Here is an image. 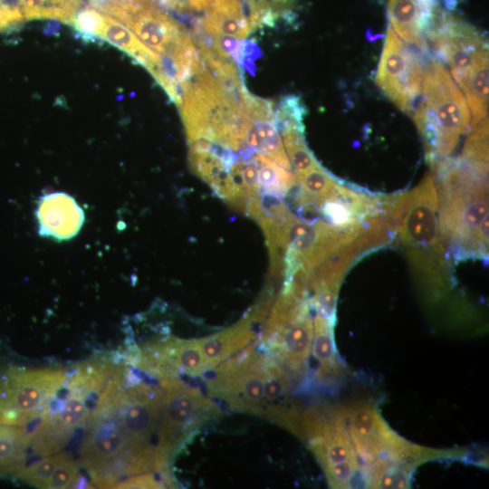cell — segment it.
<instances>
[{"label": "cell", "instance_id": "4fadbf2b", "mask_svg": "<svg viewBox=\"0 0 489 489\" xmlns=\"http://www.w3.org/2000/svg\"><path fill=\"white\" fill-rule=\"evenodd\" d=\"M200 24L210 36L244 39L254 31L244 0H212Z\"/></svg>", "mask_w": 489, "mask_h": 489}, {"label": "cell", "instance_id": "484cf974", "mask_svg": "<svg viewBox=\"0 0 489 489\" xmlns=\"http://www.w3.org/2000/svg\"><path fill=\"white\" fill-rule=\"evenodd\" d=\"M465 158L488 163V119L485 118L472 128L464 146Z\"/></svg>", "mask_w": 489, "mask_h": 489}, {"label": "cell", "instance_id": "ba28073f", "mask_svg": "<svg viewBox=\"0 0 489 489\" xmlns=\"http://www.w3.org/2000/svg\"><path fill=\"white\" fill-rule=\"evenodd\" d=\"M427 37L450 66L455 80L488 50L484 38L474 26L443 9L438 11Z\"/></svg>", "mask_w": 489, "mask_h": 489}, {"label": "cell", "instance_id": "6da1fadb", "mask_svg": "<svg viewBox=\"0 0 489 489\" xmlns=\"http://www.w3.org/2000/svg\"><path fill=\"white\" fill-rule=\"evenodd\" d=\"M443 244L456 259L488 253V163L460 157L436 166Z\"/></svg>", "mask_w": 489, "mask_h": 489}, {"label": "cell", "instance_id": "5bb4252c", "mask_svg": "<svg viewBox=\"0 0 489 489\" xmlns=\"http://www.w3.org/2000/svg\"><path fill=\"white\" fill-rule=\"evenodd\" d=\"M112 45L132 56L149 72L158 62V54L147 47L136 34L118 19L100 12L99 23L94 33Z\"/></svg>", "mask_w": 489, "mask_h": 489}, {"label": "cell", "instance_id": "7402d4cb", "mask_svg": "<svg viewBox=\"0 0 489 489\" xmlns=\"http://www.w3.org/2000/svg\"><path fill=\"white\" fill-rule=\"evenodd\" d=\"M253 30L262 25H273L286 17L295 0H244Z\"/></svg>", "mask_w": 489, "mask_h": 489}, {"label": "cell", "instance_id": "3957f363", "mask_svg": "<svg viewBox=\"0 0 489 489\" xmlns=\"http://www.w3.org/2000/svg\"><path fill=\"white\" fill-rule=\"evenodd\" d=\"M391 212L395 230L408 248L414 267L425 277L441 279L446 265L433 177L427 174L412 190L392 199Z\"/></svg>", "mask_w": 489, "mask_h": 489}, {"label": "cell", "instance_id": "7c38bea8", "mask_svg": "<svg viewBox=\"0 0 489 489\" xmlns=\"http://www.w3.org/2000/svg\"><path fill=\"white\" fill-rule=\"evenodd\" d=\"M313 337L310 312L281 328L265 340L292 369L302 368L309 356Z\"/></svg>", "mask_w": 489, "mask_h": 489}, {"label": "cell", "instance_id": "d4e9b609", "mask_svg": "<svg viewBox=\"0 0 489 489\" xmlns=\"http://www.w3.org/2000/svg\"><path fill=\"white\" fill-rule=\"evenodd\" d=\"M65 455V453H59L52 456L43 457L31 465H25L15 478L26 481L40 488H47L54 469Z\"/></svg>", "mask_w": 489, "mask_h": 489}, {"label": "cell", "instance_id": "9c48e42d", "mask_svg": "<svg viewBox=\"0 0 489 489\" xmlns=\"http://www.w3.org/2000/svg\"><path fill=\"white\" fill-rule=\"evenodd\" d=\"M34 215L39 235L57 242L75 237L85 219L84 211L76 199L62 191L41 196Z\"/></svg>", "mask_w": 489, "mask_h": 489}, {"label": "cell", "instance_id": "9a60e30c", "mask_svg": "<svg viewBox=\"0 0 489 489\" xmlns=\"http://www.w3.org/2000/svg\"><path fill=\"white\" fill-rule=\"evenodd\" d=\"M464 91L471 112L470 128L487 118L488 50L482 52L472 64L455 80Z\"/></svg>", "mask_w": 489, "mask_h": 489}, {"label": "cell", "instance_id": "ac0fdd59", "mask_svg": "<svg viewBox=\"0 0 489 489\" xmlns=\"http://www.w3.org/2000/svg\"><path fill=\"white\" fill-rule=\"evenodd\" d=\"M313 337L312 349L319 361L318 377L331 379L340 375V366L337 359L334 340L333 323L316 312L313 320Z\"/></svg>", "mask_w": 489, "mask_h": 489}, {"label": "cell", "instance_id": "e0dca14e", "mask_svg": "<svg viewBox=\"0 0 489 489\" xmlns=\"http://www.w3.org/2000/svg\"><path fill=\"white\" fill-rule=\"evenodd\" d=\"M29 436L25 427L0 423V475L16 477L25 467Z\"/></svg>", "mask_w": 489, "mask_h": 489}, {"label": "cell", "instance_id": "277c9868", "mask_svg": "<svg viewBox=\"0 0 489 489\" xmlns=\"http://www.w3.org/2000/svg\"><path fill=\"white\" fill-rule=\"evenodd\" d=\"M65 379L61 369L5 367L0 371V423L25 427L40 419Z\"/></svg>", "mask_w": 489, "mask_h": 489}, {"label": "cell", "instance_id": "ffe728a7", "mask_svg": "<svg viewBox=\"0 0 489 489\" xmlns=\"http://www.w3.org/2000/svg\"><path fill=\"white\" fill-rule=\"evenodd\" d=\"M24 19H56L72 24L82 0H19Z\"/></svg>", "mask_w": 489, "mask_h": 489}, {"label": "cell", "instance_id": "f546056e", "mask_svg": "<svg viewBox=\"0 0 489 489\" xmlns=\"http://www.w3.org/2000/svg\"><path fill=\"white\" fill-rule=\"evenodd\" d=\"M162 485L154 475H144L121 481L115 488H161Z\"/></svg>", "mask_w": 489, "mask_h": 489}, {"label": "cell", "instance_id": "52a82bcc", "mask_svg": "<svg viewBox=\"0 0 489 489\" xmlns=\"http://www.w3.org/2000/svg\"><path fill=\"white\" fill-rule=\"evenodd\" d=\"M160 384V421L156 449L167 458L184 431L213 405L199 391L172 378L163 379Z\"/></svg>", "mask_w": 489, "mask_h": 489}, {"label": "cell", "instance_id": "44dd1931", "mask_svg": "<svg viewBox=\"0 0 489 489\" xmlns=\"http://www.w3.org/2000/svg\"><path fill=\"white\" fill-rule=\"evenodd\" d=\"M280 133L283 136L285 152H287L291 166H293L297 183L303 175L319 164L305 144L302 129H289Z\"/></svg>", "mask_w": 489, "mask_h": 489}, {"label": "cell", "instance_id": "8fae6325", "mask_svg": "<svg viewBox=\"0 0 489 489\" xmlns=\"http://www.w3.org/2000/svg\"><path fill=\"white\" fill-rule=\"evenodd\" d=\"M245 145L261 151L286 170H292L274 122L273 103L253 94L250 99V124L245 135Z\"/></svg>", "mask_w": 489, "mask_h": 489}, {"label": "cell", "instance_id": "cb8c5ba5", "mask_svg": "<svg viewBox=\"0 0 489 489\" xmlns=\"http://www.w3.org/2000/svg\"><path fill=\"white\" fill-rule=\"evenodd\" d=\"M304 114L305 108L300 98L294 95L282 98L274 108V122L279 132L289 129L303 130Z\"/></svg>", "mask_w": 489, "mask_h": 489}, {"label": "cell", "instance_id": "603a6c76", "mask_svg": "<svg viewBox=\"0 0 489 489\" xmlns=\"http://www.w3.org/2000/svg\"><path fill=\"white\" fill-rule=\"evenodd\" d=\"M188 161L193 172L211 187L229 173V167L208 150L189 149Z\"/></svg>", "mask_w": 489, "mask_h": 489}, {"label": "cell", "instance_id": "2e32d148", "mask_svg": "<svg viewBox=\"0 0 489 489\" xmlns=\"http://www.w3.org/2000/svg\"><path fill=\"white\" fill-rule=\"evenodd\" d=\"M252 316L222 331L198 340L206 362V369H213L227 357L243 348L253 339Z\"/></svg>", "mask_w": 489, "mask_h": 489}, {"label": "cell", "instance_id": "7a4b0ae2", "mask_svg": "<svg viewBox=\"0 0 489 489\" xmlns=\"http://www.w3.org/2000/svg\"><path fill=\"white\" fill-rule=\"evenodd\" d=\"M423 99L413 118L431 163L450 155L470 127L466 100L446 67L437 61L423 72Z\"/></svg>", "mask_w": 489, "mask_h": 489}, {"label": "cell", "instance_id": "f1b7e54d", "mask_svg": "<svg viewBox=\"0 0 489 489\" xmlns=\"http://www.w3.org/2000/svg\"><path fill=\"white\" fill-rule=\"evenodd\" d=\"M287 388V379L282 370L273 364L264 365V397L268 400L278 398Z\"/></svg>", "mask_w": 489, "mask_h": 489}, {"label": "cell", "instance_id": "1f68e13d", "mask_svg": "<svg viewBox=\"0 0 489 489\" xmlns=\"http://www.w3.org/2000/svg\"><path fill=\"white\" fill-rule=\"evenodd\" d=\"M136 1H140V2L149 3V4H150V3H160V4L168 5V0H136Z\"/></svg>", "mask_w": 489, "mask_h": 489}, {"label": "cell", "instance_id": "d6986e66", "mask_svg": "<svg viewBox=\"0 0 489 489\" xmlns=\"http://www.w3.org/2000/svg\"><path fill=\"white\" fill-rule=\"evenodd\" d=\"M250 158L258 168L260 190L278 197L285 196L297 185L294 175L279 166L265 155L252 152Z\"/></svg>", "mask_w": 489, "mask_h": 489}, {"label": "cell", "instance_id": "8992f818", "mask_svg": "<svg viewBox=\"0 0 489 489\" xmlns=\"http://www.w3.org/2000/svg\"><path fill=\"white\" fill-rule=\"evenodd\" d=\"M422 81L418 58L388 27L376 75L378 86L398 109L410 114L422 91Z\"/></svg>", "mask_w": 489, "mask_h": 489}, {"label": "cell", "instance_id": "83f0119b", "mask_svg": "<svg viewBox=\"0 0 489 489\" xmlns=\"http://www.w3.org/2000/svg\"><path fill=\"white\" fill-rule=\"evenodd\" d=\"M78 469L67 454L54 469L47 488H69L76 484Z\"/></svg>", "mask_w": 489, "mask_h": 489}, {"label": "cell", "instance_id": "4316f807", "mask_svg": "<svg viewBox=\"0 0 489 489\" xmlns=\"http://www.w3.org/2000/svg\"><path fill=\"white\" fill-rule=\"evenodd\" d=\"M329 484L333 488L351 487V482L360 470L358 460L344 461L323 468Z\"/></svg>", "mask_w": 489, "mask_h": 489}, {"label": "cell", "instance_id": "30bf717a", "mask_svg": "<svg viewBox=\"0 0 489 489\" xmlns=\"http://www.w3.org/2000/svg\"><path fill=\"white\" fill-rule=\"evenodd\" d=\"M440 8L438 0H388L392 30L405 42L426 50V38Z\"/></svg>", "mask_w": 489, "mask_h": 489}, {"label": "cell", "instance_id": "4dcf8cb0", "mask_svg": "<svg viewBox=\"0 0 489 489\" xmlns=\"http://www.w3.org/2000/svg\"><path fill=\"white\" fill-rule=\"evenodd\" d=\"M212 0H168V5L185 12H200L206 10Z\"/></svg>", "mask_w": 489, "mask_h": 489}, {"label": "cell", "instance_id": "5b68a950", "mask_svg": "<svg viewBox=\"0 0 489 489\" xmlns=\"http://www.w3.org/2000/svg\"><path fill=\"white\" fill-rule=\"evenodd\" d=\"M345 415L350 438L356 451L370 465L369 472L389 465H405L408 460L419 464L434 455L432 449L410 444L396 434L370 405L352 407Z\"/></svg>", "mask_w": 489, "mask_h": 489}]
</instances>
